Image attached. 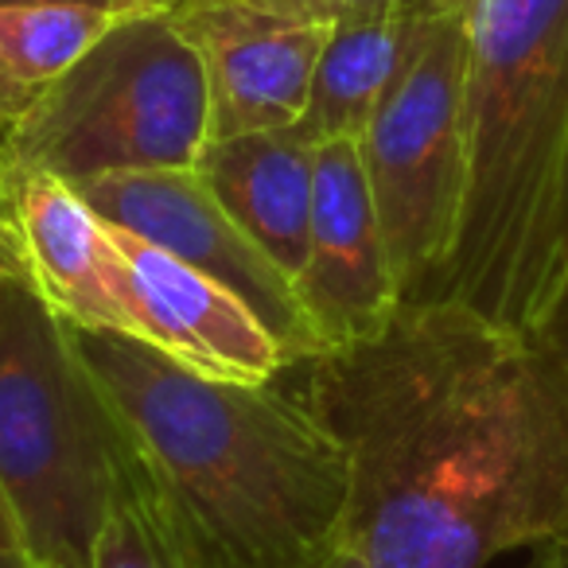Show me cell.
I'll use <instances>...</instances> for the list:
<instances>
[{"mask_svg": "<svg viewBox=\"0 0 568 568\" xmlns=\"http://www.w3.org/2000/svg\"><path fill=\"white\" fill-rule=\"evenodd\" d=\"M467 9L425 36L358 136L402 301L436 296L467 191Z\"/></svg>", "mask_w": 568, "mask_h": 568, "instance_id": "8992f818", "label": "cell"}, {"mask_svg": "<svg viewBox=\"0 0 568 568\" xmlns=\"http://www.w3.org/2000/svg\"><path fill=\"white\" fill-rule=\"evenodd\" d=\"M125 479L187 568H304L339 541L347 459L304 397L214 378L121 332L74 327Z\"/></svg>", "mask_w": 568, "mask_h": 568, "instance_id": "7a4b0ae2", "label": "cell"}, {"mask_svg": "<svg viewBox=\"0 0 568 568\" xmlns=\"http://www.w3.org/2000/svg\"><path fill=\"white\" fill-rule=\"evenodd\" d=\"M118 17L87 4H0V133L20 125Z\"/></svg>", "mask_w": 568, "mask_h": 568, "instance_id": "5bb4252c", "label": "cell"}, {"mask_svg": "<svg viewBox=\"0 0 568 568\" xmlns=\"http://www.w3.org/2000/svg\"><path fill=\"white\" fill-rule=\"evenodd\" d=\"M168 17L203 59L211 141L301 125L332 28L253 0H191Z\"/></svg>", "mask_w": 568, "mask_h": 568, "instance_id": "ba28073f", "label": "cell"}, {"mask_svg": "<svg viewBox=\"0 0 568 568\" xmlns=\"http://www.w3.org/2000/svg\"><path fill=\"white\" fill-rule=\"evenodd\" d=\"M211 141L203 59L168 12H121L105 36L0 133V164L67 183L195 168Z\"/></svg>", "mask_w": 568, "mask_h": 568, "instance_id": "5b68a950", "label": "cell"}, {"mask_svg": "<svg viewBox=\"0 0 568 568\" xmlns=\"http://www.w3.org/2000/svg\"><path fill=\"white\" fill-rule=\"evenodd\" d=\"M467 191L436 296L541 335L568 284V0L467 4Z\"/></svg>", "mask_w": 568, "mask_h": 568, "instance_id": "3957f363", "label": "cell"}, {"mask_svg": "<svg viewBox=\"0 0 568 568\" xmlns=\"http://www.w3.org/2000/svg\"><path fill=\"white\" fill-rule=\"evenodd\" d=\"M253 4H265V9L288 12V17H301V20H316V24L327 28L394 12V0H253Z\"/></svg>", "mask_w": 568, "mask_h": 568, "instance_id": "2e32d148", "label": "cell"}, {"mask_svg": "<svg viewBox=\"0 0 568 568\" xmlns=\"http://www.w3.org/2000/svg\"><path fill=\"white\" fill-rule=\"evenodd\" d=\"M304 568H366V560L358 557V552L351 549V545L339 537V541H335L332 549H324L316 560H308V565H304Z\"/></svg>", "mask_w": 568, "mask_h": 568, "instance_id": "ffe728a7", "label": "cell"}, {"mask_svg": "<svg viewBox=\"0 0 568 568\" xmlns=\"http://www.w3.org/2000/svg\"><path fill=\"white\" fill-rule=\"evenodd\" d=\"M0 168L9 175V195L24 230L32 281L51 308L87 332H121L141 339L133 281L110 222L59 175Z\"/></svg>", "mask_w": 568, "mask_h": 568, "instance_id": "8fae6325", "label": "cell"}, {"mask_svg": "<svg viewBox=\"0 0 568 568\" xmlns=\"http://www.w3.org/2000/svg\"><path fill=\"white\" fill-rule=\"evenodd\" d=\"M125 487L121 436L32 273L0 276V510L32 568H90Z\"/></svg>", "mask_w": 568, "mask_h": 568, "instance_id": "277c9868", "label": "cell"}, {"mask_svg": "<svg viewBox=\"0 0 568 568\" xmlns=\"http://www.w3.org/2000/svg\"><path fill=\"white\" fill-rule=\"evenodd\" d=\"M90 568H187V565H183V557L172 549L160 521L152 518V510L141 503V495L125 479V487L118 490L110 514H105L102 529H98L94 565Z\"/></svg>", "mask_w": 568, "mask_h": 568, "instance_id": "9a60e30c", "label": "cell"}, {"mask_svg": "<svg viewBox=\"0 0 568 568\" xmlns=\"http://www.w3.org/2000/svg\"><path fill=\"white\" fill-rule=\"evenodd\" d=\"M0 4H87V9H113V0H0Z\"/></svg>", "mask_w": 568, "mask_h": 568, "instance_id": "603a6c76", "label": "cell"}, {"mask_svg": "<svg viewBox=\"0 0 568 568\" xmlns=\"http://www.w3.org/2000/svg\"><path fill=\"white\" fill-rule=\"evenodd\" d=\"M436 20L382 12V17L332 24L316 74H312L301 133L316 144L343 141V136L358 141L382 98L394 90V82L420 51L425 36L433 32Z\"/></svg>", "mask_w": 568, "mask_h": 568, "instance_id": "4fadbf2b", "label": "cell"}, {"mask_svg": "<svg viewBox=\"0 0 568 568\" xmlns=\"http://www.w3.org/2000/svg\"><path fill=\"white\" fill-rule=\"evenodd\" d=\"M191 4V0H113L118 12H175Z\"/></svg>", "mask_w": 568, "mask_h": 568, "instance_id": "44dd1931", "label": "cell"}, {"mask_svg": "<svg viewBox=\"0 0 568 568\" xmlns=\"http://www.w3.org/2000/svg\"><path fill=\"white\" fill-rule=\"evenodd\" d=\"M467 0H394V12H405V17H448V12H464Z\"/></svg>", "mask_w": 568, "mask_h": 568, "instance_id": "ac0fdd59", "label": "cell"}, {"mask_svg": "<svg viewBox=\"0 0 568 568\" xmlns=\"http://www.w3.org/2000/svg\"><path fill=\"white\" fill-rule=\"evenodd\" d=\"M541 339H549L552 347L565 355V363H568V284H565V293H560L557 308H552L549 324L541 327Z\"/></svg>", "mask_w": 568, "mask_h": 568, "instance_id": "d6986e66", "label": "cell"}, {"mask_svg": "<svg viewBox=\"0 0 568 568\" xmlns=\"http://www.w3.org/2000/svg\"><path fill=\"white\" fill-rule=\"evenodd\" d=\"M195 172L230 219L296 284L312 242L316 141H308L301 125L206 141Z\"/></svg>", "mask_w": 568, "mask_h": 568, "instance_id": "7c38bea8", "label": "cell"}, {"mask_svg": "<svg viewBox=\"0 0 568 568\" xmlns=\"http://www.w3.org/2000/svg\"><path fill=\"white\" fill-rule=\"evenodd\" d=\"M17 273H32V265H28L24 230H20L17 206H12L9 195V175L0 168V276H17Z\"/></svg>", "mask_w": 568, "mask_h": 568, "instance_id": "e0dca14e", "label": "cell"}, {"mask_svg": "<svg viewBox=\"0 0 568 568\" xmlns=\"http://www.w3.org/2000/svg\"><path fill=\"white\" fill-rule=\"evenodd\" d=\"M296 296L324 351L374 335L402 304L363 152L347 136L316 144L312 242Z\"/></svg>", "mask_w": 568, "mask_h": 568, "instance_id": "9c48e42d", "label": "cell"}, {"mask_svg": "<svg viewBox=\"0 0 568 568\" xmlns=\"http://www.w3.org/2000/svg\"><path fill=\"white\" fill-rule=\"evenodd\" d=\"M110 230L129 265L144 343L214 378L276 382V374L288 371V358L265 324L226 284L113 222Z\"/></svg>", "mask_w": 568, "mask_h": 568, "instance_id": "30bf717a", "label": "cell"}, {"mask_svg": "<svg viewBox=\"0 0 568 568\" xmlns=\"http://www.w3.org/2000/svg\"><path fill=\"white\" fill-rule=\"evenodd\" d=\"M0 568H32L12 534H0Z\"/></svg>", "mask_w": 568, "mask_h": 568, "instance_id": "7402d4cb", "label": "cell"}, {"mask_svg": "<svg viewBox=\"0 0 568 568\" xmlns=\"http://www.w3.org/2000/svg\"><path fill=\"white\" fill-rule=\"evenodd\" d=\"M467 4H471V0H467Z\"/></svg>", "mask_w": 568, "mask_h": 568, "instance_id": "d4e9b609", "label": "cell"}, {"mask_svg": "<svg viewBox=\"0 0 568 568\" xmlns=\"http://www.w3.org/2000/svg\"><path fill=\"white\" fill-rule=\"evenodd\" d=\"M304 366V405L347 459L339 537L366 568L568 552V363L549 339L425 296Z\"/></svg>", "mask_w": 568, "mask_h": 568, "instance_id": "6da1fadb", "label": "cell"}, {"mask_svg": "<svg viewBox=\"0 0 568 568\" xmlns=\"http://www.w3.org/2000/svg\"><path fill=\"white\" fill-rule=\"evenodd\" d=\"M79 195L105 222L160 245L172 257L226 284L265 324L288 366H304L324 355V343L301 308L293 276L230 219V211L214 199V191L195 168L98 175V180L79 183Z\"/></svg>", "mask_w": 568, "mask_h": 568, "instance_id": "52a82bcc", "label": "cell"}, {"mask_svg": "<svg viewBox=\"0 0 568 568\" xmlns=\"http://www.w3.org/2000/svg\"><path fill=\"white\" fill-rule=\"evenodd\" d=\"M549 568H568V552H565V560H552Z\"/></svg>", "mask_w": 568, "mask_h": 568, "instance_id": "cb8c5ba5", "label": "cell"}]
</instances>
